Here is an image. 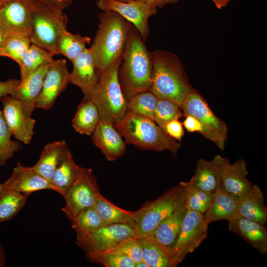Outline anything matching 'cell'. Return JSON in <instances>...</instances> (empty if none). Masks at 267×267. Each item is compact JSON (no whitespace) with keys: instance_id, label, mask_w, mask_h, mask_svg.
Returning <instances> with one entry per match:
<instances>
[{"instance_id":"ac0fdd59","label":"cell","mask_w":267,"mask_h":267,"mask_svg":"<svg viewBox=\"0 0 267 267\" xmlns=\"http://www.w3.org/2000/svg\"><path fill=\"white\" fill-rule=\"evenodd\" d=\"M6 187L29 196L40 190H52L50 181L40 175L34 167H27L17 163L10 177L2 183Z\"/></svg>"},{"instance_id":"60d3db41","label":"cell","mask_w":267,"mask_h":267,"mask_svg":"<svg viewBox=\"0 0 267 267\" xmlns=\"http://www.w3.org/2000/svg\"><path fill=\"white\" fill-rule=\"evenodd\" d=\"M135 264L142 260V249L139 239L132 236L122 241L116 247Z\"/></svg>"},{"instance_id":"6da1fadb","label":"cell","mask_w":267,"mask_h":267,"mask_svg":"<svg viewBox=\"0 0 267 267\" xmlns=\"http://www.w3.org/2000/svg\"><path fill=\"white\" fill-rule=\"evenodd\" d=\"M98 16V28L89 49L100 78L122 57L133 25L114 11H102Z\"/></svg>"},{"instance_id":"f5cc1de1","label":"cell","mask_w":267,"mask_h":267,"mask_svg":"<svg viewBox=\"0 0 267 267\" xmlns=\"http://www.w3.org/2000/svg\"><path fill=\"white\" fill-rule=\"evenodd\" d=\"M117 0L124 1V2H129V1H145V0Z\"/></svg>"},{"instance_id":"8d00e7d4","label":"cell","mask_w":267,"mask_h":267,"mask_svg":"<svg viewBox=\"0 0 267 267\" xmlns=\"http://www.w3.org/2000/svg\"><path fill=\"white\" fill-rule=\"evenodd\" d=\"M12 133L8 128L2 110L0 108V165H5L6 161L14 156V153L21 147L19 141L11 139Z\"/></svg>"},{"instance_id":"f1b7e54d","label":"cell","mask_w":267,"mask_h":267,"mask_svg":"<svg viewBox=\"0 0 267 267\" xmlns=\"http://www.w3.org/2000/svg\"><path fill=\"white\" fill-rule=\"evenodd\" d=\"M142 249V260L149 267H174L172 253L152 237L139 238Z\"/></svg>"},{"instance_id":"d6986e66","label":"cell","mask_w":267,"mask_h":267,"mask_svg":"<svg viewBox=\"0 0 267 267\" xmlns=\"http://www.w3.org/2000/svg\"><path fill=\"white\" fill-rule=\"evenodd\" d=\"M92 140L109 161L121 157L126 151V143L113 124L103 118H100Z\"/></svg>"},{"instance_id":"44dd1931","label":"cell","mask_w":267,"mask_h":267,"mask_svg":"<svg viewBox=\"0 0 267 267\" xmlns=\"http://www.w3.org/2000/svg\"><path fill=\"white\" fill-rule=\"evenodd\" d=\"M49 64L40 67L25 79L20 80L15 92L11 95L19 101L24 112L29 116H31L36 108V101Z\"/></svg>"},{"instance_id":"74e56055","label":"cell","mask_w":267,"mask_h":267,"mask_svg":"<svg viewBox=\"0 0 267 267\" xmlns=\"http://www.w3.org/2000/svg\"><path fill=\"white\" fill-rule=\"evenodd\" d=\"M31 44L28 37L8 36L3 46L0 49V56L10 58L19 65Z\"/></svg>"},{"instance_id":"4316f807","label":"cell","mask_w":267,"mask_h":267,"mask_svg":"<svg viewBox=\"0 0 267 267\" xmlns=\"http://www.w3.org/2000/svg\"><path fill=\"white\" fill-rule=\"evenodd\" d=\"M189 183L200 190L214 193L221 183L219 172L212 160L204 159L197 162L195 174Z\"/></svg>"},{"instance_id":"8fae6325","label":"cell","mask_w":267,"mask_h":267,"mask_svg":"<svg viewBox=\"0 0 267 267\" xmlns=\"http://www.w3.org/2000/svg\"><path fill=\"white\" fill-rule=\"evenodd\" d=\"M134 236L132 225L116 223L104 225L94 231L77 235L76 243L86 253L115 248L125 239Z\"/></svg>"},{"instance_id":"c3c4849f","label":"cell","mask_w":267,"mask_h":267,"mask_svg":"<svg viewBox=\"0 0 267 267\" xmlns=\"http://www.w3.org/2000/svg\"><path fill=\"white\" fill-rule=\"evenodd\" d=\"M217 8L221 9L225 6L230 0H212Z\"/></svg>"},{"instance_id":"7a4b0ae2","label":"cell","mask_w":267,"mask_h":267,"mask_svg":"<svg viewBox=\"0 0 267 267\" xmlns=\"http://www.w3.org/2000/svg\"><path fill=\"white\" fill-rule=\"evenodd\" d=\"M152 71L151 52L148 50L145 41L133 26L118 69L119 82L127 100L140 92L149 90Z\"/></svg>"},{"instance_id":"603a6c76","label":"cell","mask_w":267,"mask_h":267,"mask_svg":"<svg viewBox=\"0 0 267 267\" xmlns=\"http://www.w3.org/2000/svg\"><path fill=\"white\" fill-rule=\"evenodd\" d=\"M187 201L172 215L164 220L148 237L158 241L172 255V251L178 239L183 219L187 213Z\"/></svg>"},{"instance_id":"7402d4cb","label":"cell","mask_w":267,"mask_h":267,"mask_svg":"<svg viewBox=\"0 0 267 267\" xmlns=\"http://www.w3.org/2000/svg\"><path fill=\"white\" fill-rule=\"evenodd\" d=\"M238 197L227 192L221 183L213 193L211 203L203 214L204 220L209 225L221 220L229 221L238 213Z\"/></svg>"},{"instance_id":"e0dca14e","label":"cell","mask_w":267,"mask_h":267,"mask_svg":"<svg viewBox=\"0 0 267 267\" xmlns=\"http://www.w3.org/2000/svg\"><path fill=\"white\" fill-rule=\"evenodd\" d=\"M72 63L70 83L81 89L84 100H90L99 78L89 48L87 47Z\"/></svg>"},{"instance_id":"9c48e42d","label":"cell","mask_w":267,"mask_h":267,"mask_svg":"<svg viewBox=\"0 0 267 267\" xmlns=\"http://www.w3.org/2000/svg\"><path fill=\"white\" fill-rule=\"evenodd\" d=\"M100 194L92 170L82 167L77 178L63 197L66 204L62 211L72 222L81 211L94 206Z\"/></svg>"},{"instance_id":"f907efd6","label":"cell","mask_w":267,"mask_h":267,"mask_svg":"<svg viewBox=\"0 0 267 267\" xmlns=\"http://www.w3.org/2000/svg\"><path fill=\"white\" fill-rule=\"evenodd\" d=\"M134 267H149V265L144 261L141 260L135 264Z\"/></svg>"},{"instance_id":"ee69618b","label":"cell","mask_w":267,"mask_h":267,"mask_svg":"<svg viewBox=\"0 0 267 267\" xmlns=\"http://www.w3.org/2000/svg\"><path fill=\"white\" fill-rule=\"evenodd\" d=\"M182 123L183 126L188 132H198L202 135L203 128L201 123L194 117L187 115Z\"/></svg>"},{"instance_id":"d6a6232c","label":"cell","mask_w":267,"mask_h":267,"mask_svg":"<svg viewBox=\"0 0 267 267\" xmlns=\"http://www.w3.org/2000/svg\"><path fill=\"white\" fill-rule=\"evenodd\" d=\"M54 55L42 47L31 44L19 65L20 80L25 79L40 67L50 63L53 60Z\"/></svg>"},{"instance_id":"4dcf8cb0","label":"cell","mask_w":267,"mask_h":267,"mask_svg":"<svg viewBox=\"0 0 267 267\" xmlns=\"http://www.w3.org/2000/svg\"><path fill=\"white\" fill-rule=\"evenodd\" d=\"M28 196L0 184V223L13 219L24 207Z\"/></svg>"},{"instance_id":"2e32d148","label":"cell","mask_w":267,"mask_h":267,"mask_svg":"<svg viewBox=\"0 0 267 267\" xmlns=\"http://www.w3.org/2000/svg\"><path fill=\"white\" fill-rule=\"evenodd\" d=\"M0 100L4 117L12 134L24 144H29L34 134L35 120L26 114L19 101L11 95Z\"/></svg>"},{"instance_id":"ba28073f","label":"cell","mask_w":267,"mask_h":267,"mask_svg":"<svg viewBox=\"0 0 267 267\" xmlns=\"http://www.w3.org/2000/svg\"><path fill=\"white\" fill-rule=\"evenodd\" d=\"M183 116L191 115L202 124V135L213 142L221 150L225 147L227 139V128L209 107L206 101L193 89L180 106Z\"/></svg>"},{"instance_id":"7bdbcfd3","label":"cell","mask_w":267,"mask_h":267,"mask_svg":"<svg viewBox=\"0 0 267 267\" xmlns=\"http://www.w3.org/2000/svg\"><path fill=\"white\" fill-rule=\"evenodd\" d=\"M20 83V80L9 79L5 81H0V100L7 95H12Z\"/></svg>"},{"instance_id":"8992f818","label":"cell","mask_w":267,"mask_h":267,"mask_svg":"<svg viewBox=\"0 0 267 267\" xmlns=\"http://www.w3.org/2000/svg\"><path fill=\"white\" fill-rule=\"evenodd\" d=\"M122 58L99 78L90 99L96 106L100 118L105 119L114 125L120 122L128 111V100L118 78Z\"/></svg>"},{"instance_id":"3957f363","label":"cell","mask_w":267,"mask_h":267,"mask_svg":"<svg viewBox=\"0 0 267 267\" xmlns=\"http://www.w3.org/2000/svg\"><path fill=\"white\" fill-rule=\"evenodd\" d=\"M152 71L148 90L158 98L171 100L180 106L193 89L178 56L163 50L151 52Z\"/></svg>"},{"instance_id":"681fc988","label":"cell","mask_w":267,"mask_h":267,"mask_svg":"<svg viewBox=\"0 0 267 267\" xmlns=\"http://www.w3.org/2000/svg\"><path fill=\"white\" fill-rule=\"evenodd\" d=\"M6 259L5 253L2 246H0V267L4 266Z\"/></svg>"},{"instance_id":"bcb514c9","label":"cell","mask_w":267,"mask_h":267,"mask_svg":"<svg viewBox=\"0 0 267 267\" xmlns=\"http://www.w3.org/2000/svg\"><path fill=\"white\" fill-rule=\"evenodd\" d=\"M178 0H145V2L151 6L157 8L158 7H161L167 3L176 2Z\"/></svg>"},{"instance_id":"f546056e","label":"cell","mask_w":267,"mask_h":267,"mask_svg":"<svg viewBox=\"0 0 267 267\" xmlns=\"http://www.w3.org/2000/svg\"><path fill=\"white\" fill-rule=\"evenodd\" d=\"M94 207L105 225L116 223L133 224L134 212L120 208L101 194L98 196Z\"/></svg>"},{"instance_id":"7dc6e473","label":"cell","mask_w":267,"mask_h":267,"mask_svg":"<svg viewBox=\"0 0 267 267\" xmlns=\"http://www.w3.org/2000/svg\"><path fill=\"white\" fill-rule=\"evenodd\" d=\"M8 36L0 28V49L3 46Z\"/></svg>"},{"instance_id":"db71d44e","label":"cell","mask_w":267,"mask_h":267,"mask_svg":"<svg viewBox=\"0 0 267 267\" xmlns=\"http://www.w3.org/2000/svg\"></svg>"},{"instance_id":"d590c367","label":"cell","mask_w":267,"mask_h":267,"mask_svg":"<svg viewBox=\"0 0 267 267\" xmlns=\"http://www.w3.org/2000/svg\"><path fill=\"white\" fill-rule=\"evenodd\" d=\"M93 263L105 267H134L135 263L116 248L105 251L91 252L86 254Z\"/></svg>"},{"instance_id":"52a82bcc","label":"cell","mask_w":267,"mask_h":267,"mask_svg":"<svg viewBox=\"0 0 267 267\" xmlns=\"http://www.w3.org/2000/svg\"><path fill=\"white\" fill-rule=\"evenodd\" d=\"M32 12L31 44L58 55L56 43L60 34L66 29L68 19L63 10L29 0Z\"/></svg>"},{"instance_id":"ab89813d","label":"cell","mask_w":267,"mask_h":267,"mask_svg":"<svg viewBox=\"0 0 267 267\" xmlns=\"http://www.w3.org/2000/svg\"><path fill=\"white\" fill-rule=\"evenodd\" d=\"M188 208L204 214L209 207L213 193L200 190L185 182Z\"/></svg>"},{"instance_id":"30bf717a","label":"cell","mask_w":267,"mask_h":267,"mask_svg":"<svg viewBox=\"0 0 267 267\" xmlns=\"http://www.w3.org/2000/svg\"><path fill=\"white\" fill-rule=\"evenodd\" d=\"M208 227L203 214L188 208L172 251L174 267L180 264L188 254L192 253L206 238Z\"/></svg>"},{"instance_id":"f35d334b","label":"cell","mask_w":267,"mask_h":267,"mask_svg":"<svg viewBox=\"0 0 267 267\" xmlns=\"http://www.w3.org/2000/svg\"><path fill=\"white\" fill-rule=\"evenodd\" d=\"M182 116L179 105L168 99H157L153 120L163 130L167 123Z\"/></svg>"},{"instance_id":"5b68a950","label":"cell","mask_w":267,"mask_h":267,"mask_svg":"<svg viewBox=\"0 0 267 267\" xmlns=\"http://www.w3.org/2000/svg\"><path fill=\"white\" fill-rule=\"evenodd\" d=\"M186 201L185 182L167 190L156 199L147 202L134 211V236L149 237L157 226Z\"/></svg>"},{"instance_id":"484cf974","label":"cell","mask_w":267,"mask_h":267,"mask_svg":"<svg viewBox=\"0 0 267 267\" xmlns=\"http://www.w3.org/2000/svg\"><path fill=\"white\" fill-rule=\"evenodd\" d=\"M68 145L65 140L53 141L43 148L39 159L33 166L40 175L50 181Z\"/></svg>"},{"instance_id":"816d5d0a","label":"cell","mask_w":267,"mask_h":267,"mask_svg":"<svg viewBox=\"0 0 267 267\" xmlns=\"http://www.w3.org/2000/svg\"><path fill=\"white\" fill-rule=\"evenodd\" d=\"M13 0H0V7Z\"/></svg>"},{"instance_id":"836d02e7","label":"cell","mask_w":267,"mask_h":267,"mask_svg":"<svg viewBox=\"0 0 267 267\" xmlns=\"http://www.w3.org/2000/svg\"><path fill=\"white\" fill-rule=\"evenodd\" d=\"M71 222L76 235L89 234L105 225L94 206L81 211Z\"/></svg>"},{"instance_id":"e575fe53","label":"cell","mask_w":267,"mask_h":267,"mask_svg":"<svg viewBox=\"0 0 267 267\" xmlns=\"http://www.w3.org/2000/svg\"><path fill=\"white\" fill-rule=\"evenodd\" d=\"M157 99L149 90L140 92L128 100V111L153 120Z\"/></svg>"},{"instance_id":"277c9868","label":"cell","mask_w":267,"mask_h":267,"mask_svg":"<svg viewBox=\"0 0 267 267\" xmlns=\"http://www.w3.org/2000/svg\"><path fill=\"white\" fill-rule=\"evenodd\" d=\"M114 126L127 143L142 149L156 151L167 150L177 156L181 146L153 120L128 111Z\"/></svg>"},{"instance_id":"7c38bea8","label":"cell","mask_w":267,"mask_h":267,"mask_svg":"<svg viewBox=\"0 0 267 267\" xmlns=\"http://www.w3.org/2000/svg\"><path fill=\"white\" fill-rule=\"evenodd\" d=\"M96 5L102 11H114L130 22L145 41L149 35L148 19L157 12V8L145 1H121L117 0H96Z\"/></svg>"},{"instance_id":"4fadbf2b","label":"cell","mask_w":267,"mask_h":267,"mask_svg":"<svg viewBox=\"0 0 267 267\" xmlns=\"http://www.w3.org/2000/svg\"><path fill=\"white\" fill-rule=\"evenodd\" d=\"M70 73L66 61L53 59L49 64L44 79L42 88L36 101V107L45 110L50 109L58 96L70 83Z\"/></svg>"},{"instance_id":"cb8c5ba5","label":"cell","mask_w":267,"mask_h":267,"mask_svg":"<svg viewBox=\"0 0 267 267\" xmlns=\"http://www.w3.org/2000/svg\"><path fill=\"white\" fill-rule=\"evenodd\" d=\"M238 199V213L265 225L267 222V209L264 204V193L258 185L253 184Z\"/></svg>"},{"instance_id":"5bb4252c","label":"cell","mask_w":267,"mask_h":267,"mask_svg":"<svg viewBox=\"0 0 267 267\" xmlns=\"http://www.w3.org/2000/svg\"><path fill=\"white\" fill-rule=\"evenodd\" d=\"M0 28L8 36L29 38L32 31L29 0H13L0 7Z\"/></svg>"},{"instance_id":"83f0119b","label":"cell","mask_w":267,"mask_h":267,"mask_svg":"<svg viewBox=\"0 0 267 267\" xmlns=\"http://www.w3.org/2000/svg\"><path fill=\"white\" fill-rule=\"evenodd\" d=\"M99 120V113L95 104L91 100H84L79 104L72 124L80 134L90 135L94 132Z\"/></svg>"},{"instance_id":"1f68e13d","label":"cell","mask_w":267,"mask_h":267,"mask_svg":"<svg viewBox=\"0 0 267 267\" xmlns=\"http://www.w3.org/2000/svg\"><path fill=\"white\" fill-rule=\"evenodd\" d=\"M90 41L91 38L88 36L73 34L66 29L58 37L56 50L58 55L62 54L72 62L85 50Z\"/></svg>"},{"instance_id":"9a60e30c","label":"cell","mask_w":267,"mask_h":267,"mask_svg":"<svg viewBox=\"0 0 267 267\" xmlns=\"http://www.w3.org/2000/svg\"><path fill=\"white\" fill-rule=\"evenodd\" d=\"M212 160L219 172L221 184L228 193L239 197L253 184L247 178L248 172L243 159L231 164L228 158L217 154Z\"/></svg>"},{"instance_id":"d4e9b609","label":"cell","mask_w":267,"mask_h":267,"mask_svg":"<svg viewBox=\"0 0 267 267\" xmlns=\"http://www.w3.org/2000/svg\"><path fill=\"white\" fill-rule=\"evenodd\" d=\"M81 168L75 163L70 148L67 146L50 180L52 190L64 197L77 178Z\"/></svg>"},{"instance_id":"f6af8a7d","label":"cell","mask_w":267,"mask_h":267,"mask_svg":"<svg viewBox=\"0 0 267 267\" xmlns=\"http://www.w3.org/2000/svg\"><path fill=\"white\" fill-rule=\"evenodd\" d=\"M34 1L43 4L49 7L63 10L65 8L70 6L72 0H32Z\"/></svg>"},{"instance_id":"ffe728a7","label":"cell","mask_w":267,"mask_h":267,"mask_svg":"<svg viewBox=\"0 0 267 267\" xmlns=\"http://www.w3.org/2000/svg\"><path fill=\"white\" fill-rule=\"evenodd\" d=\"M228 221L231 231L243 238L262 255L267 253V230L265 225L247 219L239 213Z\"/></svg>"},{"instance_id":"b9f144b4","label":"cell","mask_w":267,"mask_h":267,"mask_svg":"<svg viewBox=\"0 0 267 267\" xmlns=\"http://www.w3.org/2000/svg\"><path fill=\"white\" fill-rule=\"evenodd\" d=\"M164 130L170 137L179 141H181L184 133L182 123L178 119L167 123Z\"/></svg>"}]
</instances>
